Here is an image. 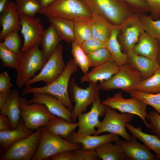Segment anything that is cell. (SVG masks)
Here are the masks:
<instances>
[{
    "instance_id": "1",
    "label": "cell",
    "mask_w": 160,
    "mask_h": 160,
    "mask_svg": "<svg viewBox=\"0 0 160 160\" xmlns=\"http://www.w3.org/2000/svg\"><path fill=\"white\" fill-rule=\"evenodd\" d=\"M78 66L73 59L69 60L63 71L54 81L42 87L25 86L22 91V95L35 92L49 94L59 99L72 111L73 108L68 94V89L70 78L77 71Z\"/></svg>"
},
{
    "instance_id": "2",
    "label": "cell",
    "mask_w": 160,
    "mask_h": 160,
    "mask_svg": "<svg viewBox=\"0 0 160 160\" xmlns=\"http://www.w3.org/2000/svg\"><path fill=\"white\" fill-rule=\"evenodd\" d=\"M39 13L47 18L59 17L74 22L89 21L92 16L84 0H55Z\"/></svg>"
},
{
    "instance_id": "3",
    "label": "cell",
    "mask_w": 160,
    "mask_h": 160,
    "mask_svg": "<svg viewBox=\"0 0 160 160\" xmlns=\"http://www.w3.org/2000/svg\"><path fill=\"white\" fill-rule=\"evenodd\" d=\"M40 44H37L26 51L20 50L17 54L16 85L18 88H22L35 76L47 61L42 50L39 49Z\"/></svg>"
},
{
    "instance_id": "4",
    "label": "cell",
    "mask_w": 160,
    "mask_h": 160,
    "mask_svg": "<svg viewBox=\"0 0 160 160\" xmlns=\"http://www.w3.org/2000/svg\"><path fill=\"white\" fill-rule=\"evenodd\" d=\"M92 14L102 16L112 24L120 26L136 14L123 0H84Z\"/></svg>"
},
{
    "instance_id": "5",
    "label": "cell",
    "mask_w": 160,
    "mask_h": 160,
    "mask_svg": "<svg viewBox=\"0 0 160 160\" xmlns=\"http://www.w3.org/2000/svg\"><path fill=\"white\" fill-rule=\"evenodd\" d=\"M143 79L139 71L128 62L120 66L116 73L108 80L101 82L99 86L101 89L106 91L119 89L129 93L137 90Z\"/></svg>"
},
{
    "instance_id": "6",
    "label": "cell",
    "mask_w": 160,
    "mask_h": 160,
    "mask_svg": "<svg viewBox=\"0 0 160 160\" xmlns=\"http://www.w3.org/2000/svg\"><path fill=\"white\" fill-rule=\"evenodd\" d=\"M81 146L53 135L42 127V135L37 151L32 160H43L61 152L80 149Z\"/></svg>"
},
{
    "instance_id": "7",
    "label": "cell",
    "mask_w": 160,
    "mask_h": 160,
    "mask_svg": "<svg viewBox=\"0 0 160 160\" xmlns=\"http://www.w3.org/2000/svg\"><path fill=\"white\" fill-rule=\"evenodd\" d=\"M22 97L20 98V116L24 124L33 131L45 126L55 115L52 113L44 105L38 103L31 104Z\"/></svg>"
},
{
    "instance_id": "8",
    "label": "cell",
    "mask_w": 160,
    "mask_h": 160,
    "mask_svg": "<svg viewBox=\"0 0 160 160\" xmlns=\"http://www.w3.org/2000/svg\"><path fill=\"white\" fill-rule=\"evenodd\" d=\"M134 114L128 113H119L115 109L106 106L105 117L94 135L108 132L122 137L125 140L130 141L132 136L126 131V124L132 121Z\"/></svg>"
},
{
    "instance_id": "9",
    "label": "cell",
    "mask_w": 160,
    "mask_h": 160,
    "mask_svg": "<svg viewBox=\"0 0 160 160\" xmlns=\"http://www.w3.org/2000/svg\"><path fill=\"white\" fill-rule=\"evenodd\" d=\"M36 130L31 136L10 145L0 160H32L39 144L42 127Z\"/></svg>"
},
{
    "instance_id": "10",
    "label": "cell",
    "mask_w": 160,
    "mask_h": 160,
    "mask_svg": "<svg viewBox=\"0 0 160 160\" xmlns=\"http://www.w3.org/2000/svg\"><path fill=\"white\" fill-rule=\"evenodd\" d=\"M63 45L59 43L44 65L39 73L28 81L25 86L43 81L48 85L57 78L65 70V65L63 57Z\"/></svg>"
},
{
    "instance_id": "11",
    "label": "cell",
    "mask_w": 160,
    "mask_h": 160,
    "mask_svg": "<svg viewBox=\"0 0 160 160\" xmlns=\"http://www.w3.org/2000/svg\"><path fill=\"white\" fill-rule=\"evenodd\" d=\"M68 87L75 105L71 111L73 123L76 122L79 115L85 111L88 106L92 104L99 96L100 89L97 83L89 84L85 89L79 87L75 80L72 79L69 82Z\"/></svg>"
},
{
    "instance_id": "12",
    "label": "cell",
    "mask_w": 160,
    "mask_h": 160,
    "mask_svg": "<svg viewBox=\"0 0 160 160\" xmlns=\"http://www.w3.org/2000/svg\"><path fill=\"white\" fill-rule=\"evenodd\" d=\"M102 103L106 106L116 109L121 113H128L136 115L140 118L146 128L150 127L146 120L148 115L146 110L147 105L139 99L134 97L125 98L121 92L116 93L108 97Z\"/></svg>"
},
{
    "instance_id": "13",
    "label": "cell",
    "mask_w": 160,
    "mask_h": 160,
    "mask_svg": "<svg viewBox=\"0 0 160 160\" xmlns=\"http://www.w3.org/2000/svg\"><path fill=\"white\" fill-rule=\"evenodd\" d=\"M138 14H135L125 20L120 25L118 39L122 50L126 53L133 50L141 33L144 31Z\"/></svg>"
},
{
    "instance_id": "14",
    "label": "cell",
    "mask_w": 160,
    "mask_h": 160,
    "mask_svg": "<svg viewBox=\"0 0 160 160\" xmlns=\"http://www.w3.org/2000/svg\"><path fill=\"white\" fill-rule=\"evenodd\" d=\"M106 111V105L102 103L98 96L92 103L89 112L78 116L79 126L76 134L79 136L94 135L96 132L95 128H98L101 124L99 118L104 116Z\"/></svg>"
},
{
    "instance_id": "15",
    "label": "cell",
    "mask_w": 160,
    "mask_h": 160,
    "mask_svg": "<svg viewBox=\"0 0 160 160\" xmlns=\"http://www.w3.org/2000/svg\"><path fill=\"white\" fill-rule=\"evenodd\" d=\"M19 18L21 32L24 38L23 44L20 50L26 51L40 44L44 30L41 19L38 17L19 14Z\"/></svg>"
},
{
    "instance_id": "16",
    "label": "cell",
    "mask_w": 160,
    "mask_h": 160,
    "mask_svg": "<svg viewBox=\"0 0 160 160\" xmlns=\"http://www.w3.org/2000/svg\"><path fill=\"white\" fill-rule=\"evenodd\" d=\"M32 98L28 100L31 104L34 103L45 105L49 111L55 116L62 117L70 123H73L71 111L59 99L50 95L41 93H33Z\"/></svg>"
},
{
    "instance_id": "17",
    "label": "cell",
    "mask_w": 160,
    "mask_h": 160,
    "mask_svg": "<svg viewBox=\"0 0 160 160\" xmlns=\"http://www.w3.org/2000/svg\"><path fill=\"white\" fill-rule=\"evenodd\" d=\"M1 14L0 22L2 29L0 33V40L2 41L9 32L19 31L21 26L19 14L14 2H7Z\"/></svg>"
},
{
    "instance_id": "18",
    "label": "cell",
    "mask_w": 160,
    "mask_h": 160,
    "mask_svg": "<svg viewBox=\"0 0 160 160\" xmlns=\"http://www.w3.org/2000/svg\"><path fill=\"white\" fill-rule=\"evenodd\" d=\"M119 139L118 135L110 133L100 136L88 135L79 136L76 132L73 131L65 140L72 143L81 144L82 146L81 150L94 151L103 143L107 142L115 143Z\"/></svg>"
},
{
    "instance_id": "19",
    "label": "cell",
    "mask_w": 160,
    "mask_h": 160,
    "mask_svg": "<svg viewBox=\"0 0 160 160\" xmlns=\"http://www.w3.org/2000/svg\"><path fill=\"white\" fill-rule=\"evenodd\" d=\"M130 141L119 140L114 143L121 146L128 160H157L155 154L151 153L145 145L138 142L132 136Z\"/></svg>"
},
{
    "instance_id": "20",
    "label": "cell",
    "mask_w": 160,
    "mask_h": 160,
    "mask_svg": "<svg viewBox=\"0 0 160 160\" xmlns=\"http://www.w3.org/2000/svg\"><path fill=\"white\" fill-rule=\"evenodd\" d=\"M119 66L113 59L111 60L93 67L89 72L81 76V82H87L89 84H93L97 83L99 81L102 82L107 80L118 72Z\"/></svg>"
},
{
    "instance_id": "21",
    "label": "cell",
    "mask_w": 160,
    "mask_h": 160,
    "mask_svg": "<svg viewBox=\"0 0 160 160\" xmlns=\"http://www.w3.org/2000/svg\"><path fill=\"white\" fill-rule=\"evenodd\" d=\"M160 50V41L144 31L140 34L133 51L137 54L157 60Z\"/></svg>"
},
{
    "instance_id": "22",
    "label": "cell",
    "mask_w": 160,
    "mask_h": 160,
    "mask_svg": "<svg viewBox=\"0 0 160 160\" xmlns=\"http://www.w3.org/2000/svg\"><path fill=\"white\" fill-rule=\"evenodd\" d=\"M125 53L127 56L128 62L139 71L144 79L151 76L160 67L157 60L138 55L133 50Z\"/></svg>"
},
{
    "instance_id": "23",
    "label": "cell",
    "mask_w": 160,
    "mask_h": 160,
    "mask_svg": "<svg viewBox=\"0 0 160 160\" xmlns=\"http://www.w3.org/2000/svg\"><path fill=\"white\" fill-rule=\"evenodd\" d=\"M20 93L17 89H12L5 104L1 108V112L9 118L11 129L17 127L20 120Z\"/></svg>"
},
{
    "instance_id": "24",
    "label": "cell",
    "mask_w": 160,
    "mask_h": 160,
    "mask_svg": "<svg viewBox=\"0 0 160 160\" xmlns=\"http://www.w3.org/2000/svg\"><path fill=\"white\" fill-rule=\"evenodd\" d=\"M34 132L28 128L20 120L16 128L7 131H0V144L6 150L12 144L31 135Z\"/></svg>"
},
{
    "instance_id": "25",
    "label": "cell",
    "mask_w": 160,
    "mask_h": 160,
    "mask_svg": "<svg viewBox=\"0 0 160 160\" xmlns=\"http://www.w3.org/2000/svg\"><path fill=\"white\" fill-rule=\"evenodd\" d=\"M92 14V17L89 21L92 30V37L107 42L113 29L116 25L111 23L102 16Z\"/></svg>"
},
{
    "instance_id": "26",
    "label": "cell",
    "mask_w": 160,
    "mask_h": 160,
    "mask_svg": "<svg viewBox=\"0 0 160 160\" xmlns=\"http://www.w3.org/2000/svg\"><path fill=\"white\" fill-rule=\"evenodd\" d=\"M78 126V122L70 123L62 117L55 116L44 127L50 133L65 139Z\"/></svg>"
},
{
    "instance_id": "27",
    "label": "cell",
    "mask_w": 160,
    "mask_h": 160,
    "mask_svg": "<svg viewBox=\"0 0 160 160\" xmlns=\"http://www.w3.org/2000/svg\"><path fill=\"white\" fill-rule=\"evenodd\" d=\"M126 127L132 136L140 140L148 148L155 152L157 160H160V138L156 135L144 132L140 127H135L129 123L126 124Z\"/></svg>"
},
{
    "instance_id": "28",
    "label": "cell",
    "mask_w": 160,
    "mask_h": 160,
    "mask_svg": "<svg viewBox=\"0 0 160 160\" xmlns=\"http://www.w3.org/2000/svg\"><path fill=\"white\" fill-rule=\"evenodd\" d=\"M55 28L62 40L68 44L75 41L74 22L65 19L57 17L47 18Z\"/></svg>"
},
{
    "instance_id": "29",
    "label": "cell",
    "mask_w": 160,
    "mask_h": 160,
    "mask_svg": "<svg viewBox=\"0 0 160 160\" xmlns=\"http://www.w3.org/2000/svg\"><path fill=\"white\" fill-rule=\"evenodd\" d=\"M120 31V25H116L113 28L107 42L106 48L110 52L113 61L121 66L128 62V58L127 54L122 51L118 39Z\"/></svg>"
},
{
    "instance_id": "30",
    "label": "cell",
    "mask_w": 160,
    "mask_h": 160,
    "mask_svg": "<svg viewBox=\"0 0 160 160\" xmlns=\"http://www.w3.org/2000/svg\"><path fill=\"white\" fill-rule=\"evenodd\" d=\"M54 26L51 24L44 30L40 44L45 59L47 60L53 51L62 41Z\"/></svg>"
},
{
    "instance_id": "31",
    "label": "cell",
    "mask_w": 160,
    "mask_h": 160,
    "mask_svg": "<svg viewBox=\"0 0 160 160\" xmlns=\"http://www.w3.org/2000/svg\"><path fill=\"white\" fill-rule=\"evenodd\" d=\"M111 142L105 143L97 147L94 150L96 155L103 160H127L121 146Z\"/></svg>"
},
{
    "instance_id": "32",
    "label": "cell",
    "mask_w": 160,
    "mask_h": 160,
    "mask_svg": "<svg viewBox=\"0 0 160 160\" xmlns=\"http://www.w3.org/2000/svg\"><path fill=\"white\" fill-rule=\"evenodd\" d=\"M19 14L34 16L42 9V0H15Z\"/></svg>"
},
{
    "instance_id": "33",
    "label": "cell",
    "mask_w": 160,
    "mask_h": 160,
    "mask_svg": "<svg viewBox=\"0 0 160 160\" xmlns=\"http://www.w3.org/2000/svg\"><path fill=\"white\" fill-rule=\"evenodd\" d=\"M137 90L153 94L160 93V67L151 76L143 79Z\"/></svg>"
},
{
    "instance_id": "34",
    "label": "cell",
    "mask_w": 160,
    "mask_h": 160,
    "mask_svg": "<svg viewBox=\"0 0 160 160\" xmlns=\"http://www.w3.org/2000/svg\"><path fill=\"white\" fill-rule=\"evenodd\" d=\"M144 31L150 36L160 41V20H153L145 13L138 14Z\"/></svg>"
},
{
    "instance_id": "35",
    "label": "cell",
    "mask_w": 160,
    "mask_h": 160,
    "mask_svg": "<svg viewBox=\"0 0 160 160\" xmlns=\"http://www.w3.org/2000/svg\"><path fill=\"white\" fill-rule=\"evenodd\" d=\"M71 52L76 64L84 73H87L91 67L89 59L81 46L76 41L72 43Z\"/></svg>"
},
{
    "instance_id": "36",
    "label": "cell",
    "mask_w": 160,
    "mask_h": 160,
    "mask_svg": "<svg viewBox=\"0 0 160 160\" xmlns=\"http://www.w3.org/2000/svg\"><path fill=\"white\" fill-rule=\"evenodd\" d=\"M129 93L132 97L137 98L153 107L160 114V93L153 94L134 90Z\"/></svg>"
},
{
    "instance_id": "37",
    "label": "cell",
    "mask_w": 160,
    "mask_h": 160,
    "mask_svg": "<svg viewBox=\"0 0 160 160\" xmlns=\"http://www.w3.org/2000/svg\"><path fill=\"white\" fill-rule=\"evenodd\" d=\"M75 41L80 45L86 40L92 37V32L89 21L74 22Z\"/></svg>"
},
{
    "instance_id": "38",
    "label": "cell",
    "mask_w": 160,
    "mask_h": 160,
    "mask_svg": "<svg viewBox=\"0 0 160 160\" xmlns=\"http://www.w3.org/2000/svg\"><path fill=\"white\" fill-rule=\"evenodd\" d=\"M87 55L91 67H96L113 59L110 52L106 47L101 48Z\"/></svg>"
},
{
    "instance_id": "39",
    "label": "cell",
    "mask_w": 160,
    "mask_h": 160,
    "mask_svg": "<svg viewBox=\"0 0 160 160\" xmlns=\"http://www.w3.org/2000/svg\"><path fill=\"white\" fill-rule=\"evenodd\" d=\"M16 57V54L0 43V58L4 67L15 69Z\"/></svg>"
},
{
    "instance_id": "40",
    "label": "cell",
    "mask_w": 160,
    "mask_h": 160,
    "mask_svg": "<svg viewBox=\"0 0 160 160\" xmlns=\"http://www.w3.org/2000/svg\"><path fill=\"white\" fill-rule=\"evenodd\" d=\"M3 40L2 42L4 44L15 53L17 54L20 51L21 41L18 32L12 31L9 32L4 37Z\"/></svg>"
},
{
    "instance_id": "41",
    "label": "cell",
    "mask_w": 160,
    "mask_h": 160,
    "mask_svg": "<svg viewBox=\"0 0 160 160\" xmlns=\"http://www.w3.org/2000/svg\"><path fill=\"white\" fill-rule=\"evenodd\" d=\"M80 46L85 53L87 54L101 48H106L107 42L92 37L84 41Z\"/></svg>"
},
{
    "instance_id": "42",
    "label": "cell",
    "mask_w": 160,
    "mask_h": 160,
    "mask_svg": "<svg viewBox=\"0 0 160 160\" xmlns=\"http://www.w3.org/2000/svg\"><path fill=\"white\" fill-rule=\"evenodd\" d=\"M148 124L152 133L160 139V114L156 111L148 114Z\"/></svg>"
},
{
    "instance_id": "43",
    "label": "cell",
    "mask_w": 160,
    "mask_h": 160,
    "mask_svg": "<svg viewBox=\"0 0 160 160\" xmlns=\"http://www.w3.org/2000/svg\"><path fill=\"white\" fill-rule=\"evenodd\" d=\"M100 158L95 151L84 150L81 149L73 150L72 160H97Z\"/></svg>"
},
{
    "instance_id": "44",
    "label": "cell",
    "mask_w": 160,
    "mask_h": 160,
    "mask_svg": "<svg viewBox=\"0 0 160 160\" xmlns=\"http://www.w3.org/2000/svg\"><path fill=\"white\" fill-rule=\"evenodd\" d=\"M137 14L150 12L149 8L144 0H123Z\"/></svg>"
},
{
    "instance_id": "45",
    "label": "cell",
    "mask_w": 160,
    "mask_h": 160,
    "mask_svg": "<svg viewBox=\"0 0 160 160\" xmlns=\"http://www.w3.org/2000/svg\"><path fill=\"white\" fill-rule=\"evenodd\" d=\"M149 8L150 16L153 20L160 17V0H144Z\"/></svg>"
},
{
    "instance_id": "46",
    "label": "cell",
    "mask_w": 160,
    "mask_h": 160,
    "mask_svg": "<svg viewBox=\"0 0 160 160\" xmlns=\"http://www.w3.org/2000/svg\"><path fill=\"white\" fill-rule=\"evenodd\" d=\"M7 72L4 71L0 74V92H6L11 89L13 86Z\"/></svg>"
},
{
    "instance_id": "47",
    "label": "cell",
    "mask_w": 160,
    "mask_h": 160,
    "mask_svg": "<svg viewBox=\"0 0 160 160\" xmlns=\"http://www.w3.org/2000/svg\"><path fill=\"white\" fill-rule=\"evenodd\" d=\"M73 150L64 151L50 157L51 160H72Z\"/></svg>"
},
{
    "instance_id": "48",
    "label": "cell",
    "mask_w": 160,
    "mask_h": 160,
    "mask_svg": "<svg viewBox=\"0 0 160 160\" xmlns=\"http://www.w3.org/2000/svg\"><path fill=\"white\" fill-rule=\"evenodd\" d=\"M11 130L10 120L8 117L0 113V131H7Z\"/></svg>"
},
{
    "instance_id": "49",
    "label": "cell",
    "mask_w": 160,
    "mask_h": 160,
    "mask_svg": "<svg viewBox=\"0 0 160 160\" xmlns=\"http://www.w3.org/2000/svg\"><path fill=\"white\" fill-rule=\"evenodd\" d=\"M12 90L10 89L6 92H0V108L6 103Z\"/></svg>"
},
{
    "instance_id": "50",
    "label": "cell",
    "mask_w": 160,
    "mask_h": 160,
    "mask_svg": "<svg viewBox=\"0 0 160 160\" xmlns=\"http://www.w3.org/2000/svg\"><path fill=\"white\" fill-rule=\"evenodd\" d=\"M55 0H42V9L44 8L54 2Z\"/></svg>"
},
{
    "instance_id": "51",
    "label": "cell",
    "mask_w": 160,
    "mask_h": 160,
    "mask_svg": "<svg viewBox=\"0 0 160 160\" xmlns=\"http://www.w3.org/2000/svg\"><path fill=\"white\" fill-rule=\"evenodd\" d=\"M12 0H0V13L2 12L3 9L6 3L9 1H12Z\"/></svg>"
},
{
    "instance_id": "52",
    "label": "cell",
    "mask_w": 160,
    "mask_h": 160,
    "mask_svg": "<svg viewBox=\"0 0 160 160\" xmlns=\"http://www.w3.org/2000/svg\"><path fill=\"white\" fill-rule=\"evenodd\" d=\"M157 61L160 67V50L159 53V55L158 56V58Z\"/></svg>"
}]
</instances>
